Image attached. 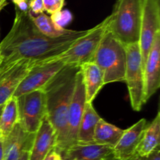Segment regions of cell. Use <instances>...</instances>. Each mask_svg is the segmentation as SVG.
Wrapping results in <instances>:
<instances>
[{
    "mask_svg": "<svg viewBox=\"0 0 160 160\" xmlns=\"http://www.w3.org/2000/svg\"><path fill=\"white\" fill-rule=\"evenodd\" d=\"M15 12L12 28L0 42V64L7 65L20 60L38 63L52 59L68 50L89 31H72L62 37L51 38L38 30L30 12L17 9Z\"/></svg>",
    "mask_w": 160,
    "mask_h": 160,
    "instance_id": "6da1fadb",
    "label": "cell"
},
{
    "mask_svg": "<svg viewBox=\"0 0 160 160\" xmlns=\"http://www.w3.org/2000/svg\"><path fill=\"white\" fill-rule=\"evenodd\" d=\"M79 70L80 67L65 66L43 88L46 98V118L56 136L55 150L60 155L67 148L69 108Z\"/></svg>",
    "mask_w": 160,
    "mask_h": 160,
    "instance_id": "7a4b0ae2",
    "label": "cell"
},
{
    "mask_svg": "<svg viewBox=\"0 0 160 160\" xmlns=\"http://www.w3.org/2000/svg\"><path fill=\"white\" fill-rule=\"evenodd\" d=\"M142 14V0H117L108 30L123 45L138 43Z\"/></svg>",
    "mask_w": 160,
    "mask_h": 160,
    "instance_id": "3957f363",
    "label": "cell"
},
{
    "mask_svg": "<svg viewBox=\"0 0 160 160\" xmlns=\"http://www.w3.org/2000/svg\"><path fill=\"white\" fill-rule=\"evenodd\" d=\"M99 67L105 85L114 82H124L126 70V49L112 33L106 30L92 61Z\"/></svg>",
    "mask_w": 160,
    "mask_h": 160,
    "instance_id": "277c9868",
    "label": "cell"
},
{
    "mask_svg": "<svg viewBox=\"0 0 160 160\" xmlns=\"http://www.w3.org/2000/svg\"><path fill=\"white\" fill-rule=\"evenodd\" d=\"M109 23V16L101 23L89 29L88 33L78 39L68 50L58 56L66 65L80 67L91 62L106 33Z\"/></svg>",
    "mask_w": 160,
    "mask_h": 160,
    "instance_id": "5b68a950",
    "label": "cell"
},
{
    "mask_svg": "<svg viewBox=\"0 0 160 160\" xmlns=\"http://www.w3.org/2000/svg\"><path fill=\"white\" fill-rule=\"evenodd\" d=\"M127 56L125 81L132 109L139 112L144 106V69L138 43L125 45Z\"/></svg>",
    "mask_w": 160,
    "mask_h": 160,
    "instance_id": "8992f818",
    "label": "cell"
},
{
    "mask_svg": "<svg viewBox=\"0 0 160 160\" xmlns=\"http://www.w3.org/2000/svg\"><path fill=\"white\" fill-rule=\"evenodd\" d=\"M17 98L19 123L25 131L35 134L46 117V98L43 89L33 91Z\"/></svg>",
    "mask_w": 160,
    "mask_h": 160,
    "instance_id": "52a82bcc",
    "label": "cell"
},
{
    "mask_svg": "<svg viewBox=\"0 0 160 160\" xmlns=\"http://www.w3.org/2000/svg\"><path fill=\"white\" fill-rule=\"evenodd\" d=\"M160 32V0H142V14L138 45L145 67L156 34Z\"/></svg>",
    "mask_w": 160,
    "mask_h": 160,
    "instance_id": "ba28073f",
    "label": "cell"
},
{
    "mask_svg": "<svg viewBox=\"0 0 160 160\" xmlns=\"http://www.w3.org/2000/svg\"><path fill=\"white\" fill-rule=\"evenodd\" d=\"M65 66L67 65L57 58L36 63L22 80L12 97L18 98L33 91L43 89L45 84Z\"/></svg>",
    "mask_w": 160,
    "mask_h": 160,
    "instance_id": "9c48e42d",
    "label": "cell"
},
{
    "mask_svg": "<svg viewBox=\"0 0 160 160\" xmlns=\"http://www.w3.org/2000/svg\"><path fill=\"white\" fill-rule=\"evenodd\" d=\"M36 63L20 60L7 65L0 64V106L13 96L20 83Z\"/></svg>",
    "mask_w": 160,
    "mask_h": 160,
    "instance_id": "30bf717a",
    "label": "cell"
},
{
    "mask_svg": "<svg viewBox=\"0 0 160 160\" xmlns=\"http://www.w3.org/2000/svg\"><path fill=\"white\" fill-rule=\"evenodd\" d=\"M85 103V92H84L81 71L79 70L77 73L74 91H73V97H72L70 108H69L66 151L69 148L77 144L78 128H79L81 120L82 118Z\"/></svg>",
    "mask_w": 160,
    "mask_h": 160,
    "instance_id": "8fae6325",
    "label": "cell"
},
{
    "mask_svg": "<svg viewBox=\"0 0 160 160\" xmlns=\"http://www.w3.org/2000/svg\"><path fill=\"white\" fill-rule=\"evenodd\" d=\"M160 32L156 34L144 67V104L160 87Z\"/></svg>",
    "mask_w": 160,
    "mask_h": 160,
    "instance_id": "7c38bea8",
    "label": "cell"
},
{
    "mask_svg": "<svg viewBox=\"0 0 160 160\" xmlns=\"http://www.w3.org/2000/svg\"><path fill=\"white\" fill-rule=\"evenodd\" d=\"M147 125L148 122L143 118L128 129L123 130L121 138L112 149L114 157L128 160L136 156V151Z\"/></svg>",
    "mask_w": 160,
    "mask_h": 160,
    "instance_id": "4fadbf2b",
    "label": "cell"
},
{
    "mask_svg": "<svg viewBox=\"0 0 160 160\" xmlns=\"http://www.w3.org/2000/svg\"><path fill=\"white\" fill-rule=\"evenodd\" d=\"M35 134H29L17 123L10 134L3 141V160H17L23 151H30Z\"/></svg>",
    "mask_w": 160,
    "mask_h": 160,
    "instance_id": "5bb4252c",
    "label": "cell"
},
{
    "mask_svg": "<svg viewBox=\"0 0 160 160\" xmlns=\"http://www.w3.org/2000/svg\"><path fill=\"white\" fill-rule=\"evenodd\" d=\"M56 136L52 127L45 117L34 135L30 150L29 160H44L52 150L55 149Z\"/></svg>",
    "mask_w": 160,
    "mask_h": 160,
    "instance_id": "9a60e30c",
    "label": "cell"
},
{
    "mask_svg": "<svg viewBox=\"0 0 160 160\" xmlns=\"http://www.w3.org/2000/svg\"><path fill=\"white\" fill-rule=\"evenodd\" d=\"M80 71L85 92L86 102L92 103L105 85L102 72L93 62H88L80 66Z\"/></svg>",
    "mask_w": 160,
    "mask_h": 160,
    "instance_id": "2e32d148",
    "label": "cell"
},
{
    "mask_svg": "<svg viewBox=\"0 0 160 160\" xmlns=\"http://www.w3.org/2000/svg\"><path fill=\"white\" fill-rule=\"evenodd\" d=\"M111 146L98 144L73 145L61 156L67 160H102L112 155Z\"/></svg>",
    "mask_w": 160,
    "mask_h": 160,
    "instance_id": "e0dca14e",
    "label": "cell"
},
{
    "mask_svg": "<svg viewBox=\"0 0 160 160\" xmlns=\"http://www.w3.org/2000/svg\"><path fill=\"white\" fill-rule=\"evenodd\" d=\"M101 117L98 114L92 103L86 102L82 118L78 128L77 144H93L94 134L96 125ZM76 144V145H77Z\"/></svg>",
    "mask_w": 160,
    "mask_h": 160,
    "instance_id": "ac0fdd59",
    "label": "cell"
},
{
    "mask_svg": "<svg viewBox=\"0 0 160 160\" xmlns=\"http://www.w3.org/2000/svg\"><path fill=\"white\" fill-rule=\"evenodd\" d=\"M160 143V112L151 123H148L142 134V140L136 151V156L146 157L155 150L159 148Z\"/></svg>",
    "mask_w": 160,
    "mask_h": 160,
    "instance_id": "d6986e66",
    "label": "cell"
},
{
    "mask_svg": "<svg viewBox=\"0 0 160 160\" xmlns=\"http://www.w3.org/2000/svg\"><path fill=\"white\" fill-rule=\"evenodd\" d=\"M19 123L17 98L11 97L3 106L0 115V135L2 141L8 137L14 127Z\"/></svg>",
    "mask_w": 160,
    "mask_h": 160,
    "instance_id": "ffe728a7",
    "label": "cell"
},
{
    "mask_svg": "<svg viewBox=\"0 0 160 160\" xmlns=\"http://www.w3.org/2000/svg\"><path fill=\"white\" fill-rule=\"evenodd\" d=\"M123 133V130L106 122L101 117L96 125L94 134V142L98 145H105L114 148Z\"/></svg>",
    "mask_w": 160,
    "mask_h": 160,
    "instance_id": "44dd1931",
    "label": "cell"
},
{
    "mask_svg": "<svg viewBox=\"0 0 160 160\" xmlns=\"http://www.w3.org/2000/svg\"><path fill=\"white\" fill-rule=\"evenodd\" d=\"M30 16L33 23L39 31L44 35L51 38H57L62 36L68 34L72 32L73 30H68L62 28L53 21L50 17L45 13H41L38 15H32L30 12Z\"/></svg>",
    "mask_w": 160,
    "mask_h": 160,
    "instance_id": "7402d4cb",
    "label": "cell"
},
{
    "mask_svg": "<svg viewBox=\"0 0 160 160\" xmlns=\"http://www.w3.org/2000/svg\"><path fill=\"white\" fill-rule=\"evenodd\" d=\"M45 11L53 15L62 10L65 5V0H43Z\"/></svg>",
    "mask_w": 160,
    "mask_h": 160,
    "instance_id": "603a6c76",
    "label": "cell"
},
{
    "mask_svg": "<svg viewBox=\"0 0 160 160\" xmlns=\"http://www.w3.org/2000/svg\"><path fill=\"white\" fill-rule=\"evenodd\" d=\"M50 17L58 25L63 28L64 24H67L72 20V14L68 10H61L56 13L53 14V15H51Z\"/></svg>",
    "mask_w": 160,
    "mask_h": 160,
    "instance_id": "cb8c5ba5",
    "label": "cell"
},
{
    "mask_svg": "<svg viewBox=\"0 0 160 160\" xmlns=\"http://www.w3.org/2000/svg\"><path fill=\"white\" fill-rule=\"evenodd\" d=\"M30 12L32 15H38L45 11L43 0H31L29 2Z\"/></svg>",
    "mask_w": 160,
    "mask_h": 160,
    "instance_id": "d4e9b609",
    "label": "cell"
},
{
    "mask_svg": "<svg viewBox=\"0 0 160 160\" xmlns=\"http://www.w3.org/2000/svg\"><path fill=\"white\" fill-rule=\"evenodd\" d=\"M15 5V9L23 12H29V1L28 0H12Z\"/></svg>",
    "mask_w": 160,
    "mask_h": 160,
    "instance_id": "484cf974",
    "label": "cell"
},
{
    "mask_svg": "<svg viewBox=\"0 0 160 160\" xmlns=\"http://www.w3.org/2000/svg\"><path fill=\"white\" fill-rule=\"evenodd\" d=\"M137 160H160V149L155 150L153 152L148 155L146 157H139L137 156Z\"/></svg>",
    "mask_w": 160,
    "mask_h": 160,
    "instance_id": "4316f807",
    "label": "cell"
},
{
    "mask_svg": "<svg viewBox=\"0 0 160 160\" xmlns=\"http://www.w3.org/2000/svg\"><path fill=\"white\" fill-rule=\"evenodd\" d=\"M44 160H62V157L59 152H57L56 150L53 149L48 153V156L45 157V159Z\"/></svg>",
    "mask_w": 160,
    "mask_h": 160,
    "instance_id": "83f0119b",
    "label": "cell"
},
{
    "mask_svg": "<svg viewBox=\"0 0 160 160\" xmlns=\"http://www.w3.org/2000/svg\"><path fill=\"white\" fill-rule=\"evenodd\" d=\"M29 156H30V151H23L18 158L17 160H29Z\"/></svg>",
    "mask_w": 160,
    "mask_h": 160,
    "instance_id": "f1b7e54d",
    "label": "cell"
},
{
    "mask_svg": "<svg viewBox=\"0 0 160 160\" xmlns=\"http://www.w3.org/2000/svg\"><path fill=\"white\" fill-rule=\"evenodd\" d=\"M102 160H122V159H117V158L114 157L113 155H111V156H108V157L105 158V159H102ZM128 160H137V156H134V157H133V158H131V159H128Z\"/></svg>",
    "mask_w": 160,
    "mask_h": 160,
    "instance_id": "f546056e",
    "label": "cell"
},
{
    "mask_svg": "<svg viewBox=\"0 0 160 160\" xmlns=\"http://www.w3.org/2000/svg\"><path fill=\"white\" fill-rule=\"evenodd\" d=\"M7 1L8 0H0V11L6 6V5L7 4Z\"/></svg>",
    "mask_w": 160,
    "mask_h": 160,
    "instance_id": "4dcf8cb0",
    "label": "cell"
},
{
    "mask_svg": "<svg viewBox=\"0 0 160 160\" xmlns=\"http://www.w3.org/2000/svg\"><path fill=\"white\" fill-rule=\"evenodd\" d=\"M0 160H3V147L2 141L0 142Z\"/></svg>",
    "mask_w": 160,
    "mask_h": 160,
    "instance_id": "1f68e13d",
    "label": "cell"
},
{
    "mask_svg": "<svg viewBox=\"0 0 160 160\" xmlns=\"http://www.w3.org/2000/svg\"><path fill=\"white\" fill-rule=\"evenodd\" d=\"M2 107H3V106H0V115H1V112H2ZM1 141H2L1 135H0V142H1Z\"/></svg>",
    "mask_w": 160,
    "mask_h": 160,
    "instance_id": "d6a6232c",
    "label": "cell"
},
{
    "mask_svg": "<svg viewBox=\"0 0 160 160\" xmlns=\"http://www.w3.org/2000/svg\"><path fill=\"white\" fill-rule=\"evenodd\" d=\"M62 160H67V159H66L64 157H62Z\"/></svg>",
    "mask_w": 160,
    "mask_h": 160,
    "instance_id": "836d02e7",
    "label": "cell"
},
{
    "mask_svg": "<svg viewBox=\"0 0 160 160\" xmlns=\"http://www.w3.org/2000/svg\"><path fill=\"white\" fill-rule=\"evenodd\" d=\"M28 1H29V2H30V1H31V0H28Z\"/></svg>",
    "mask_w": 160,
    "mask_h": 160,
    "instance_id": "e575fe53",
    "label": "cell"
}]
</instances>
